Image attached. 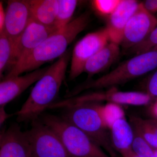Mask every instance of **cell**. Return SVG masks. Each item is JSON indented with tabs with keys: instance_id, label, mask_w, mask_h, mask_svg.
<instances>
[{
	"instance_id": "277c9868",
	"label": "cell",
	"mask_w": 157,
	"mask_h": 157,
	"mask_svg": "<svg viewBox=\"0 0 157 157\" xmlns=\"http://www.w3.org/2000/svg\"><path fill=\"white\" fill-rule=\"evenodd\" d=\"M97 103L73 104L65 107L62 117L85 133L111 157H118L110 133L98 112Z\"/></svg>"
},
{
	"instance_id": "f1b7e54d",
	"label": "cell",
	"mask_w": 157,
	"mask_h": 157,
	"mask_svg": "<svg viewBox=\"0 0 157 157\" xmlns=\"http://www.w3.org/2000/svg\"><path fill=\"white\" fill-rule=\"evenodd\" d=\"M121 155L122 157H139L135 154L132 149L122 153Z\"/></svg>"
},
{
	"instance_id": "484cf974",
	"label": "cell",
	"mask_w": 157,
	"mask_h": 157,
	"mask_svg": "<svg viewBox=\"0 0 157 157\" xmlns=\"http://www.w3.org/2000/svg\"><path fill=\"white\" fill-rule=\"evenodd\" d=\"M143 3L144 8L153 14L157 12V0H147Z\"/></svg>"
},
{
	"instance_id": "d6986e66",
	"label": "cell",
	"mask_w": 157,
	"mask_h": 157,
	"mask_svg": "<svg viewBox=\"0 0 157 157\" xmlns=\"http://www.w3.org/2000/svg\"><path fill=\"white\" fill-rule=\"evenodd\" d=\"M78 3L76 0H58V9L54 24L57 30L63 28L72 21Z\"/></svg>"
},
{
	"instance_id": "3957f363",
	"label": "cell",
	"mask_w": 157,
	"mask_h": 157,
	"mask_svg": "<svg viewBox=\"0 0 157 157\" xmlns=\"http://www.w3.org/2000/svg\"><path fill=\"white\" fill-rule=\"evenodd\" d=\"M157 67V50L137 55L106 75L94 80H87L67 93L65 98H73L89 89L115 87L124 84Z\"/></svg>"
},
{
	"instance_id": "83f0119b",
	"label": "cell",
	"mask_w": 157,
	"mask_h": 157,
	"mask_svg": "<svg viewBox=\"0 0 157 157\" xmlns=\"http://www.w3.org/2000/svg\"><path fill=\"white\" fill-rule=\"evenodd\" d=\"M11 114H9L5 110V107H0V124L2 126L5 121L11 116Z\"/></svg>"
},
{
	"instance_id": "52a82bcc",
	"label": "cell",
	"mask_w": 157,
	"mask_h": 157,
	"mask_svg": "<svg viewBox=\"0 0 157 157\" xmlns=\"http://www.w3.org/2000/svg\"><path fill=\"white\" fill-rule=\"evenodd\" d=\"M57 103V108L67 107L73 104L86 103H98L101 101H107L121 105L143 106L151 102V97L148 94L140 92L120 91L115 87L110 88L106 91L90 93L78 97L68 98Z\"/></svg>"
},
{
	"instance_id": "6da1fadb",
	"label": "cell",
	"mask_w": 157,
	"mask_h": 157,
	"mask_svg": "<svg viewBox=\"0 0 157 157\" xmlns=\"http://www.w3.org/2000/svg\"><path fill=\"white\" fill-rule=\"evenodd\" d=\"M90 17L89 13L85 12L63 28L51 35L28 55L18 61L3 78L32 72L45 63L60 57L67 51L70 43L87 27Z\"/></svg>"
},
{
	"instance_id": "d4e9b609",
	"label": "cell",
	"mask_w": 157,
	"mask_h": 157,
	"mask_svg": "<svg viewBox=\"0 0 157 157\" xmlns=\"http://www.w3.org/2000/svg\"><path fill=\"white\" fill-rule=\"evenodd\" d=\"M147 89V94L151 97L157 98V71L151 76L149 81Z\"/></svg>"
},
{
	"instance_id": "5b68a950",
	"label": "cell",
	"mask_w": 157,
	"mask_h": 157,
	"mask_svg": "<svg viewBox=\"0 0 157 157\" xmlns=\"http://www.w3.org/2000/svg\"><path fill=\"white\" fill-rule=\"evenodd\" d=\"M42 121L58 135L71 157H111L85 133L62 117L46 114Z\"/></svg>"
},
{
	"instance_id": "7a4b0ae2",
	"label": "cell",
	"mask_w": 157,
	"mask_h": 157,
	"mask_svg": "<svg viewBox=\"0 0 157 157\" xmlns=\"http://www.w3.org/2000/svg\"><path fill=\"white\" fill-rule=\"evenodd\" d=\"M70 56L67 51L48 67L43 76L36 82L26 101L15 113L18 122L38 119L45 109L54 104L66 77Z\"/></svg>"
},
{
	"instance_id": "ffe728a7",
	"label": "cell",
	"mask_w": 157,
	"mask_h": 157,
	"mask_svg": "<svg viewBox=\"0 0 157 157\" xmlns=\"http://www.w3.org/2000/svg\"><path fill=\"white\" fill-rule=\"evenodd\" d=\"M99 114L105 126L110 130L116 121L125 118V112L119 104L108 103L105 105L97 104Z\"/></svg>"
},
{
	"instance_id": "ac0fdd59",
	"label": "cell",
	"mask_w": 157,
	"mask_h": 157,
	"mask_svg": "<svg viewBox=\"0 0 157 157\" xmlns=\"http://www.w3.org/2000/svg\"><path fill=\"white\" fill-rule=\"evenodd\" d=\"M133 130L143 137L151 147L157 149V120L144 119L137 117H131Z\"/></svg>"
},
{
	"instance_id": "4dcf8cb0",
	"label": "cell",
	"mask_w": 157,
	"mask_h": 157,
	"mask_svg": "<svg viewBox=\"0 0 157 157\" xmlns=\"http://www.w3.org/2000/svg\"><path fill=\"white\" fill-rule=\"evenodd\" d=\"M154 157H157V149L154 150Z\"/></svg>"
},
{
	"instance_id": "8992f818",
	"label": "cell",
	"mask_w": 157,
	"mask_h": 157,
	"mask_svg": "<svg viewBox=\"0 0 157 157\" xmlns=\"http://www.w3.org/2000/svg\"><path fill=\"white\" fill-rule=\"evenodd\" d=\"M25 132L31 157H71L58 135L39 119L32 122L31 128Z\"/></svg>"
},
{
	"instance_id": "9c48e42d",
	"label": "cell",
	"mask_w": 157,
	"mask_h": 157,
	"mask_svg": "<svg viewBox=\"0 0 157 157\" xmlns=\"http://www.w3.org/2000/svg\"><path fill=\"white\" fill-rule=\"evenodd\" d=\"M157 26V18L140 3L128 21L121 45L124 48H133L143 42Z\"/></svg>"
},
{
	"instance_id": "7c38bea8",
	"label": "cell",
	"mask_w": 157,
	"mask_h": 157,
	"mask_svg": "<svg viewBox=\"0 0 157 157\" xmlns=\"http://www.w3.org/2000/svg\"><path fill=\"white\" fill-rule=\"evenodd\" d=\"M32 152L26 132L19 125L12 124L1 132L0 157H31Z\"/></svg>"
},
{
	"instance_id": "4316f807",
	"label": "cell",
	"mask_w": 157,
	"mask_h": 157,
	"mask_svg": "<svg viewBox=\"0 0 157 157\" xmlns=\"http://www.w3.org/2000/svg\"><path fill=\"white\" fill-rule=\"evenodd\" d=\"M6 19V10H4L2 2H0V33L3 32Z\"/></svg>"
},
{
	"instance_id": "2e32d148",
	"label": "cell",
	"mask_w": 157,
	"mask_h": 157,
	"mask_svg": "<svg viewBox=\"0 0 157 157\" xmlns=\"http://www.w3.org/2000/svg\"><path fill=\"white\" fill-rule=\"evenodd\" d=\"M29 3L31 18L43 25L54 27L58 0H29Z\"/></svg>"
},
{
	"instance_id": "4fadbf2b",
	"label": "cell",
	"mask_w": 157,
	"mask_h": 157,
	"mask_svg": "<svg viewBox=\"0 0 157 157\" xmlns=\"http://www.w3.org/2000/svg\"><path fill=\"white\" fill-rule=\"evenodd\" d=\"M48 68H39L23 76L3 78L0 83V107H5L32 84L36 82Z\"/></svg>"
},
{
	"instance_id": "ba28073f",
	"label": "cell",
	"mask_w": 157,
	"mask_h": 157,
	"mask_svg": "<svg viewBox=\"0 0 157 157\" xmlns=\"http://www.w3.org/2000/svg\"><path fill=\"white\" fill-rule=\"evenodd\" d=\"M110 42L106 28L86 35L76 43L71 57L69 78L75 79L84 72L86 62Z\"/></svg>"
},
{
	"instance_id": "603a6c76",
	"label": "cell",
	"mask_w": 157,
	"mask_h": 157,
	"mask_svg": "<svg viewBox=\"0 0 157 157\" xmlns=\"http://www.w3.org/2000/svg\"><path fill=\"white\" fill-rule=\"evenodd\" d=\"M121 0H94L92 2L94 9L98 13L104 16L113 13Z\"/></svg>"
},
{
	"instance_id": "cb8c5ba5",
	"label": "cell",
	"mask_w": 157,
	"mask_h": 157,
	"mask_svg": "<svg viewBox=\"0 0 157 157\" xmlns=\"http://www.w3.org/2000/svg\"><path fill=\"white\" fill-rule=\"evenodd\" d=\"M157 46V26L143 42L133 48L137 55L151 50Z\"/></svg>"
},
{
	"instance_id": "9a60e30c",
	"label": "cell",
	"mask_w": 157,
	"mask_h": 157,
	"mask_svg": "<svg viewBox=\"0 0 157 157\" xmlns=\"http://www.w3.org/2000/svg\"><path fill=\"white\" fill-rule=\"evenodd\" d=\"M120 45L109 42L88 60L84 68L88 79L109 67L116 60L120 53Z\"/></svg>"
},
{
	"instance_id": "f546056e",
	"label": "cell",
	"mask_w": 157,
	"mask_h": 157,
	"mask_svg": "<svg viewBox=\"0 0 157 157\" xmlns=\"http://www.w3.org/2000/svg\"><path fill=\"white\" fill-rule=\"evenodd\" d=\"M151 114L154 117L157 119V98L156 101L154 104H153L152 106L151 109Z\"/></svg>"
},
{
	"instance_id": "e0dca14e",
	"label": "cell",
	"mask_w": 157,
	"mask_h": 157,
	"mask_svg": "<svg viewBox=\"0 0 157 157\" xmlns=\"http://www.w3.org/2000/svg\"><path fill=\"white\" fill-rule=\"evenodd\" d=\"M109 131L113 146L116 151L121 154L132 149L134 130L125 118L116 121Z\"/></svg>"
},
{
	"instance_id": "7402d4cb",
	"label": "cell",
	"mask_w": 157,
	"mask_h": 157,
	"mask_svg": "<svg viewBox=\"0 0 157 157\" xmlns=\"http://www.w3.org/2000/svg\"><path fill=\"white\" fill-rule=\"evenodd\" d=\"M132 149L139 157H154V149L137 132L134 131Z\"/></svg>"
},
{
	"instance_id": "8fae6325",
	"label": "cell",
	"mask_w": 157,
	"mask_h": 157,
	"mask_svg": "<svg viewBox=\"0 0 157 157\" xmlns=\"http://www.w3.org/2000/svg\"><path fill=\"white\" fill-rule=\"evenodd\" d=\"M57 31L58 30L55 27L43 25L31 17L27 26L13 50L11 68Z\"/></svg>"
},
{
	"instance_id": "5bb4252c",
	"label": "cell",
	"mask_w": 157,
	"mask_h": 157,
	"mask_svg": "<svg viewBox=\"0 0 157 157\" xmlns=\"http://www.w3.org/2000/svg\"><path fill=\"white\" fill-rule=\"evenodd\" d=\"M140 3L135 0H121L115 11L109 15L105 27L110 42L121 45L125 28Z\"/></svg>"
},
{
	"instance_id": "30bf717a",
	"label": "cell",
	"mask_w": 157,
	"mask_h": 157,
	"mask_svg": "<svg viewBox=\"0 0 157 157\" xmlns=\"http://www.w3.org/2000/svg\"><path fill=\"white\" fill-rule=\"evenodd\" d=\"M29 1H8L4 31L11 40L13 50L31 19Z\"/></svg>"
},
{
	"instance_id": "1f68e13d",
	"label": "cell",
	"mask_w": 157,
	"mask_h": 157,
	"mask_svg": "<svg viewBox=\"0 0 157 157\" xmlns=\"http://www.w3.org/2000/svg\"><path fill=\"white\" fill-rule=\"evenodd\" d=\"M153 49H156V50H157V46H156V47H155V48H154Z\"/></svg>"
},
{
	"instance_id": "44dd1931",
	"label": "cell",
	"mask_w": 157,
	"mask_h": 157,
	"mask_svg": "<svg viewBox=\"0 0 157 157\" xmlns=\"http://www.w3.org/2000/svg\"><path fill=\"white\" fill-rule=\"evenodd\" d=\"M13 47L11 40L3 31L0 33V76L9 66L12 67Z\"/></svg>"
}]
</instances>
